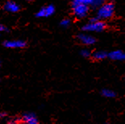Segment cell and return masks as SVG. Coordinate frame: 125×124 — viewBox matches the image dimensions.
Segmentation results:
<instances>
[{"mask_svg":"<svg viewBox=\"0 0 125 124\" xmlns=\"http://www.w3.org/2000/svg\"><path fill=\"white\" fill-rule=\"evenodd\" d=\"M98 17H96V18H92V19H90V22H95V21H98Z\"/></svg>","mask_w":125,"mask_h":124,"instance_id":"e0dca14e","label":"cell"},{"mask_svg":"<svg viewBox=\"0 0 125 124\" xmlns=\"http://www.w3.org/2000/svg\"><path fill=\"white\" fill-rule=\"evenodd\" d=\"M55 12V7L52 5H49V6L42 7L36 14V16L38 18H43V17H49L53 15Z\"/></svg>","mask_w":125,"mask_h":124,"instance_id":"277c9868","label":"cell"},{"mask_svg":"<svg viewBox=\"0 0 125 124\" xmlns=\"http://www.w3.org/2000/svg\"><path fill=\"white\" fill-rule=\"evenodd\" d=\"M3 8L7 12L16 13L18 11H20V5H19L18 3H16L15 2L11 1V0H9V1H7L6 3L4 4Z\"/></svg>","mask_w":125,"mask_h":124,"instance_id":"8992f818","label":"cell"},{"mask_svg":"<svg viewBox=\"0 0 125 124\" xmlns=\"http://www.w3.org/2000/svg\"><path fill=\"white\" fill-rule=\"evenodd\" d=\"M81 55L83 57H85V58H88V57H90V52L89 51L88 49H83V50H82L81 51Z\"/></svg>","mask_w":125,"mask_h":124,"instance_id":"4fadbf2b","label":"cell"},{"mask_svg":"<svg viewBox=\"0 0 125 124\" xmlns=\"http://www.w3.org/2000/svg\"><path fill=\"white\" fill-rule=\"evenodd\" d=\"M23 121L27 124H37L38 120L34 113L28 112L23 115Z\"/></svg>","mask_w":125,"mask_h":124,"instance_id":"ba28073f","label":"cell"},{"mask_svg":"<svg viewBox=\"0 0 125 124\" xmlns=\"http://www.w3.org/2000/svg\"><path fill=\"white\" fill-rule=\"evenodd\" d=\"M73 7V15L78 18H84L86 17L89 11V7L88 5L78 3V4H72Z\"/></svg>","mask_w":125,"mask_h":124,"instance_id":"3957f363","label":"cell"},{"mask_svg":"<svg viewBox=\"0 0 125 124\" xmlns=\"http://www.w3.org/2000/svg\"><path fill=\"white\" fill-rule=\"evenodd\" d=\"M106 28V24L103 21H95V22H90L87 24H85L82 27V30L85 31H96L100 32L103 31Z\"/></svg>","mask_w":125,"mask_h":124,"instance_id":"7a4b0ae2","label":"cell"},{"mask_svg":"<svg viewBox=\"0 0 125 124\" xmlns=\"http://www.w3.org/2000/svg\"><path fill=\"white\" fill-rule=\"evenodd\" d=\"M95 0H73L72 4H78V3H82L86 5H93Z\"/></svg>","mask_w":125,"mask_h":124,"instance_id":"7c38bea8","label":"cell"},{"mask_svg":"<svg viewBox=\"0 0 125 124\" xmlns=\"http://www.w3.org/2000/svg\"><path fill=\"white\" fill-rule=\"evenodd\" d=\"M78 39L82 44H86V45H92L95 43V38L93 36L87 35V34H79L78 36Z\"/></svg>","mask_w":125,"mask_h":124,"instance_id":"52a82bcc","label":"cell"},{"mask_svg":"<svg viewBox=\"0 0 125 124\" xmlns=\"http://www.w3.org/2000/svg\"><path fill=\"white\" fill-rule=\"evenodd\" d=\"M28 1H31V0H28Z\"/></svg>","mask_w":125,"mask_h":124,"instance_id":"d6986e66","label":"cell"},{"mask_svg":"<svg viewBox=\"0 0 125 124\" xmlns=\"http://www.w3.org/2000/svg\"><path fill=\"white\" fill-rule=\"evenodd\" d=\"M102 95L103 97H109V98H112V97H115V93L111 89H103L102 92H101Z\"/></svg>","mask_w":125,"mask_h":124,"instance_id":"8fae6325","label":"cell"},{"mask_svg":"<svg viewBox=\"0 0 125 124\" xmlns=\"http://www.w3.org/2000/svg\"><path fill=\"white\" fill-rule=\"evenodd\" d=\"M114 10H115L114 5L111 2H107V3L101 5L99 8L98 9L97 17L99 19H110L114 14Z\"/></svg>","mask_w":125,"mask_h":124,"instance_id":"6da1fadb","label":"cell"},{"mask_svg":"<svg viewBox=\"0 0 125 124\" xmlns=\"http://www.w3.org/2000/svg\"><path fill=\"white\" fill-rule=\"evenodd\" d=\"M107 1V0H95L94 4H93V6L94 7H100L101 5H103V3L104 2Z\"/></svg>","mask_w":125,"mask_h":124,"instance_id":"9a60e30c","label":"cell"},{"mask_svg":"<svg viewBox=\"0 0 125 124\" xmlns=\"http://www.w3.org/2000/svg\"><path fill=\"white\" fill-rule=\"evenodd\" d=\"M0 115H1V118H2V117H5V115H6V113H1V114H0Z\"/></svg>","mask_w":125,"mask_h":124,"instance_id":"ac0fdd59","label":"cell"},{"mask_svg":"<svg viewBox=\"0 0 125 124\" xmlns=\"http://www.w3.org/2000/svg\"><path fill=\"white\" fill-rule=\"evenodd\" d=\"M0 31H8V29H7L4 25H0Z\"/></svg>","mask_w":125,"mask_h":124,"instance_id":"2e32d148","label":"cell"},{"mask_svg":"<svg viewBox=\"0 0 125 124\" xmlns=\"http://www.w3.org/2000/svg\"><path fill=\"white\" fill-rule=\"evenodd\" d=\"M108 57L113 60H125V53L121 50H115L111 52Z\"/></svg>","mask_w":125,"mask_h":124,"instance_id":"9c48e42d","label":"cell"},{"mask_svg":"<svg viewBox=\"0 0 125 124\" xmlns=\"http://www.w3.org/2000/svg\"><path fill=\"white\" fill-rule=\"evenodd\" d=\"M4 47L8 48H22L26 46V43L23 40H7L3 43Z\"/></svg>","mask_w":125,"mask_h":124,"instance_id":"5b68a950","label":"cell"},{"mask_svg":"<svg viewBox=\"0 0 125 124\" xmlns=\"http://www.w3.org/2000/svg\"><path fill=\"white\" fill-rule=\"evenodd\" d=\"M92 57L95 60H103L108 57V54L105 51H97L93 53Z\"/></svg>","mask_w":125,"mask_h":124,"instance_id":"30bf717a","label":"cell"},{"mask_svg":"<svg viewBox=\"0 0 125 124\" xmlns=\"http://www.w3.org/2000/svg\"><path fill=\"white\" fill-rule=\"evenodd\" d=\"M60 24L63 28H68L69 26H70V20L67 19H65L60 23Z\"/></svg>","mask_w":125,"mask_h":124,"instance_id":"5bb4252c","label":"cell"}]
</instances>
